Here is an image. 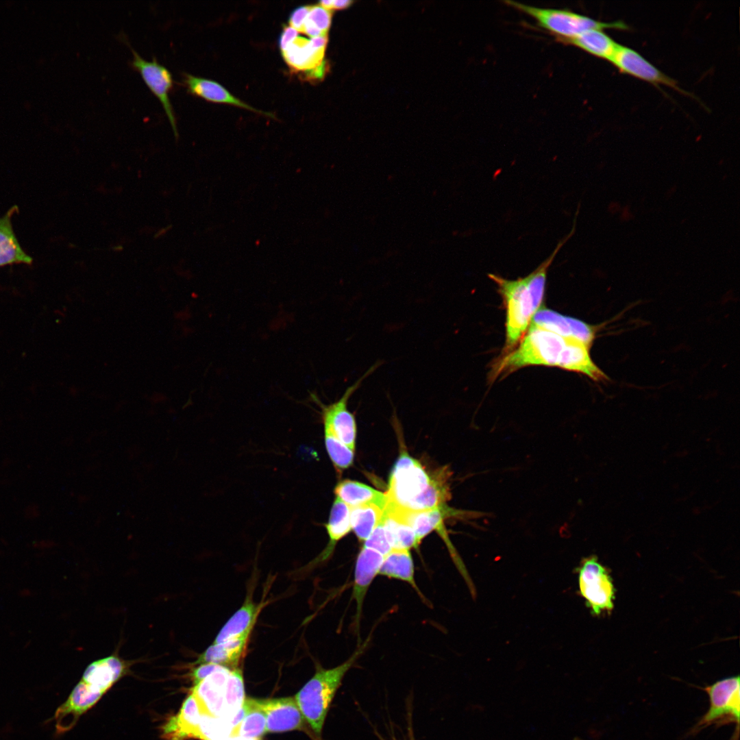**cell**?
Instances as JSON below:
<instances>
[{
    "label": "cell",
    "mask_w": 740,
    "mask_h": 740,
    "mask_svg": "<svg viewBox=\"0 0 740 740\" xmlns=\"http://www.w3.org/2000/svg\"><path fill=\"white\" fill-rule=\"evenodd\" d=\"M381 364L378 362L371 367L353 384L347 387L343 395L333 403L325 404L321 402L315 394L310 395L312 400L320 408V415L323 425L328 426L337 438L353 451L355 449L356 425L354 415L347 408L348 401L360 387L363 381Z\"/></svg>",
    "instance_id": "cell-8"
},
{
    "label": "cell",
    "mask_w": 740,
    "mask_h": 740,
    "mask_svg": "<svg viewBox=\"0 0 740 740\" xmlns=\"http://www.w3.org/2000/svg\"><path fill=\"white\" fill-rule=\"evenodd\" d=\"M231 730L230 725L223 719L202 713L198 739L227 740Z\"/></svg>",
    "instance_id": "cell-33"
},
{
    "label": "cell",
    "mask_w": 740,
    "mask_h": 740,
    "mask_svg": "<svg viewBox=\"0 0 740 740\" xmlns=\"http://www.w3.org/2000/svg\"><path fill=\"white\" fill-rule=\"evenodd\" d=\"M299 32L291 26L285 27L280 38V47L284 51L297 37Z\"/></svg>",
    "instance_id": "cell-38"
},
{
    "label": "cell",
    "mask_w": 740,
    "mask_h": 740,
    "mask_svg": "<svg viewBox=\"0 0 740 740\" xmlns=\"http://www.w3.org/2000/svg\"><path fill=\"white\" fill-rule=\"evenodd\" d=\"M610 62L621 73L655 85L663 84L682 91L674 79L662 73L637 51L626 46L618 44Z\"/></svg>",
    "instance_id": "cell-11"
},
{
    "label": "cell",
    "mask_w": 740,
    "mask_h": 740,
    "mask_svg": "<svg viewBox=\"0 0 740 740\" xmlns=\"http://www.w3.org/2000/svg\"><path fill=\"white\" fill-rule=\"evenodd\" d=\"M380 552L362 547L358 554L355 569L352 599L356 604L355 630L359 632L362 606L367 591L375 577L378 575L384 560Z\"/></svg>",
    "instance_id": "cell-12"
},
{
    "label": "cell",
    "mask_w": 740,
    "mask_h": 740,
    "mask_svg": "<svg viewBox=\"0 0 740 740\" xmlns=\"http://www.w3.org/2000/svg\"><path fill=\"white\" fill-rule=\"evenodd\" d=\"M530 326L540 328L563 337L576 339L589 347L597 332L596 326L546 308H541L533 314Z\"/></svg>",
    "instance_id": "cell-10"
},
{
    "label": "cell",
    "mask_w": 740,
    "mask_h": 740,
    "mask_svg": "<svg viewBox=\"0 0 740 740\" xmlns=\"http://www.w3.org/2000/svg\"><path fill=\"white\" fill-rule=\"evenodd\" d=\"M562 43L575 46L585 52L608 61H610L617 49V43L602 29H590Z\"/></svg>",
    "instance_id": "cell-28"
},
{
    "label": "cell",
    "mask_w": 740,
    "mask_h": 740,
    "mask_svg": "<svg viewBox=\"0 0 740 740\" xmlns=\"http://www.w3.org/2000/svg\"><path fill=\"white\" fill-rule=\"evenodd\" d=\"M325 445L326 450L336 469L339 472L349 467L354 460V452L324 425Z\"/></svg>",
    "instance_id": "cell-32"
},
{
    "label": "cell",
    "mask_w": 740,
    "mask_h": 740,
    "mask_svg": "<svg viewBox=\"0 0 740 740\" xmlns=\"http://www.w3.org/2000/svg\"><path fill=\"white\" fill-rule=\"evenodd\" d=\"M377 735H378V737H379L380 740H386L385 739H383V738H382V737H381V736L380 735V734H377Z\"/></svg>",
    "instance_id": "cell-42"
},
{
    "label": "cell",
    "mask_w": 740,
    "mask_h": 740,
    "mask_svg": "<svg viewBox=\"0 0 740 740\" xmlns=\"http://www.w3.org/2000/svg\"><path fill=\"white\" fill-rule=\"evenodd\" d=\"M489 277L497 286L506 308V352H510L520 340L540 305L526 280H508L495 274Z\"/></svg>",
    "instance_id": "cell-3"
},
{
    "label": "cell",
    "mask_w": 740,
    "mask_h": 740,
    "mask_svg": "<svg viewBox=\"0 0 740 740\" xmlns=\"http://www.w3.org/2000/svg\"><path fill=\"white\" fill-rule=\"evenodd\" d=\"M266 717L267 732L301 730L304 724L295 698L258 700Z\"/></svg>",
    "instance_id": "cell-13"
},
{
    "label": "cell",
    "mask_w": 740,
    "mask_h": 740,
    "mask_svg": "<svg viewBox=\"0 0 740 740\" xmlns=\"http://www.w3.org/2000/svg\"><path fill=\"white\" fill-rule=\"evenodd\" d=\"M183 82L188 91L209 101L233 105L240 108L274 117L269 112L258 110L239 100L217 82L197 77L188 73L183 74Z\"/></svg>",
    "instance_id": "cell-19"
},
{
    "label": "cell",
    "mask_w": 740,
    "mask_h": 740,
    "mask_svg": "<svg viewBox=\"0 0 740 740\" xmlns=\"http://www.w3.org/2000/svg\"><path fill=\"white\" fill-rule=\"evenodd\" d=\"M589 349L579 341L567 338L558 367L582 373L594 381L607 380V375L592 360Z\"/></svg>",
    "instance_id": "cell-18"
},
{
    "label": "cell",
    "mask_w": 740,
    "mask_h": 740,
    "mask_svg": "<svg viewBox=\"0 0 740 740\" xmlns=\"http://www.w3.org/2000/svg\"><path fill=\"white\" fill-rule=\"evenodd\" d=\"M221 665L214 663L199 664L191 673V677L194 684L201 681L211 673L217 670Z\"/></svg>",
    "instance_id": "cell-37"
},
{
    "label": "cell",
    "mask_w": 740,
    "mask_h": 740,
    "mask_svg": "<svg viewBox=\"0 0 740 740\" xmlns=\"http://www.w3.org/2000/svg\"><path fill=\"white\" fill-rule=\"evenodd\" d=\"M325 50L314 47L305 38L297 37L282 51L286 62L297 71L305 73L321 66L323 62Z\"/></svg>",
    "instance_id": "cell-26"
},
{
    "label": "cell",
    "mask_w": 740,
    "mask_h": 740,
    "mask_svg": "<svg viewBox=\"0 0 740 740\" xmlns=\"http://www.w3.org/2000/svg\"><path fill=\"white\" fill-rule=\"evenodd\" d=\"M232 669L221 666L194 684L191 693L196 698L203 714L221 717L226 684Z\"/></svg>",
    "instance_id": "cell-14"
},
{
    "label": "cell",
    "mask_w": 740,
    "mask_h": 740,
    "mask_svg": "<svg viewBox=\"0 0 740 740\" xmlns=\"http://www.w3.org/2000/svg\"><path fill=\"white\" fill-rule=\"evenodd\" d=\"M133 54L132 66L141 75L145 83L160 101L168 117L174 136L178 138L176 118L170 100L169 94L173 88L174 81L171 71L160 64L155 57L151 61L143 58L127 42Z\"/></svg>",
    "instance_id": "cell-9"
},
{
    "label": "cell",
    "mask_w": 740,
    "mask_h": 740,
    "mask_svg": "<svg viewBox=\"0 0 740 740\" xmlns=\"http://www.w3.org/2000/svg\"><path fill=\"white\" fill-rule=\"evenodd\" d=\"M245 700L242 671L238 668L232 669L227 682L223 711L220 718L225 720L230 726L231 721L241 709Z\"/></svg>",
    "instance_id": "cell-31"
},
{
    "label": "cell",
    "mask_w": 740,
    "mask_h": 740,
    "mask_svg": "<svg viewBox=\"0 0 740 740\" xmlns=\"http://www.w3.org/2000/svg\"><path fill=\"white\" fill-rule=\"evenodd\" d=\"M125 663L116 656H110L90 664L82 681L95 690L105 693L125 673Z\"/></svg>",
    "instance_id": "cell-21"
},
{
    "label": "cell",
    "mask_w": 740,
    "mask_h": 740,
    "mask_svg": "<svg viewBox=\"0 0 740 740\" xmlns=\"http://www.w3.org/2000/svg\"><path fill=\"white\" fill-rule=\"evenodd\" d=\"M369 637L345 662L331 669L319 667L295 699L304 719L318 736L321 735L330 703L341 682L369 643Z\"/></svg>",
    "instance_id": "cell-1"
},
{
    "label": "cell",
    "mask_w": 740,
    "mask_h": 740,
    "mask_svg": "<svg viewBox=\"0 0 740 740\" xmlns=\"http://www.w3.org/2000/svg\"><path fill=\"white\" fill-rule=\"evenodd\" d=\"M103 695L81 680L56 711L58 730L62 732L71 728L79 717L95 705Z\"/></svg>",
    "instance_id": "cell-15"
},
{
    "label": "cell",
    "mask_w": 740,
    "mask_h": 740,
    "mask_svg": "<svg viewBox=\"0 0 740 740\" xmlns=\"http://www.w3.org/2000/svg\"><path fill=\"white\" fill-rule=\"evenodd\" d=\"M409 731H410V734H409L410 740H415L412 730H410V728L409 729Z\"/></svg>",
    "instance_id": "cell-41"
},
{
    "label": "cell",
    "mask_w": 740,
    "mask_h": 740,
    "mask_svg": "<svg viewBox=\"0 0 740 740\" xmlns=\"http://www.w3.org/2000/svg\"><path fill=\"white\" fill-rule=\"evenodd\" d=\"M364 543L363 547L374 550L382 554L384 556L392 550L391 545L381 521Z\"/></svg>",
    "instance_id": "cell-34"
},
{
    "label": "cell",
    "mask_w": 740,
    "mask_h": 740,
    "mask_svg": "<svg viewBox=\"0 0 740 740\" xmlns=\"http://www.w3.org/2000/svg\"><path fill=\"white\" fill-rule=\"evenodd\" d=\"M310 5L300 6L296 8L289 18L290 26L295 29L298 32H301L304 23L307 18Z\"/></svg>",
    "instance_id": "cell-36"
},
{
    "label": "cell",
    "mask_w": 740,
    "mask_h": 740,
    "mask_svg": "<svg viewBox=\"0 0 740 740\" xmlns=\"http://www.w3.org/2000/svg\"><path fill=\"white\" fill-rule=\"evenodd\" d=\"M378 575L407 582L423 601L426 600L415 579V567L410 550L392 549L384 556Z\"/></svg>",
    "instance_id": "cell-25"
},
{
    "label": "cell",
    "mask_w": 740,
    "mask_h": 740,
    "mask_svg": "<svg viewBox=\"0 0 740 740\" xmlns=\"http://www.w3.org/2000/svg\"><path fill=\"white\" fill-rule=\"evenodd\" d=\"M332 11L326 10L319 5H310V10L305 22L319 29L324 34L328 35L330 27Z\"/></svg>",
    "instance_id": "cell-35"
},
{
    "label": "cell",
    "mask_w": 740,
    "mask_h": 740,
    "mask_svg": "<svg viewBox=\"0 0 740 740\" xmlns=\"http://www.w3.org/2000/svg\"><path fill=\"white\" fill-rule=\"evenodd\" d=\"M384 509L375 504L350 508L351 527L360 541L368 539L380 522Z\"/></svg>",
    "instance_id": "cell-30"
},
{
    "label": "cell",
    "mask_w": 740,
    "mask_h": 740,
    "mask_svg": "<svg viewBox=\"0 0 740 740\" xmlns=\"http://www.w3.org/2000/svg\"><path fill=\"white\" fill-rule=\"evenodd\" d=\"M329 541L325 549L308 565L314 567L328 561L332 556L337 543L352 530L350 508L338 497L334 500L325 525Z\"/></svg>",
    "instance_id": "cell-17"
},
{
    "label": "cell",
    "mask_w": 740,
    "mask_h": 740,
    "mask_svg": "<svg viewBox=\"0 0 740 740\" xmlns=\"http://www.w3.org/2000/svg\"><path fill=\"white\" fill-rule=\"evenodd\" d=\"M334 493L349 508L373 504L384 509L387 503L386 494L351 480L339 482L335 486Z\"/></svg>",
    "instance_id": "cell-27"
},
{
    "label": "cell",
    "mask_w": 740,
    "mask_h": 740,
    "mask_svg": "<svg viewBox=\"0 0 740 740\" xmlns=\"http://www.w3.org/2000/svg\"><path fill=\"white\" fill-rule=\"evenodd\" d=\"M432 478L418 460L402 453L390 475L386 504L408 511L427 489Z\"/></svg>",
    "instance_id": "cell-5"
},
{
    "label": "cell",
    "mask_w": 740,
    "mask_h": 740,
    "mask_svg": "<svg viewBox=\"0 0 740 740\" xmlns=\"http://www.w3.org/2000/svg\"><path fill=\"white\" fill-rule=\"evenodd\" d=\"M249 636L212 643L199 656L195 664L214 663L230 669L237 668L245 653Z\"/></svg>",
    "instance_id": "cell-24"
},
{
    "label": "cell",
    "mask_w": 740,
    "mask_h": 740,
    "mask_svg": "<svg viewBox=\"0 0 740 740\" xmlns=\"http://www.w3.org/2000/svg\"><path fill=\"white\" fill-rule=\"evenodd\" d=\"M245 715L231 730L230 737L259 739L267 732L266 717L258 700L245 699L243 705Z\"/></svg>",
    "instance_id": "cell-29"
},
{
    "label": "cell",
    "mask_w": 740,
    "mask_h": 740,
    "mask_svg": "<svg viewBox=\"0 0 740 740\" xmlns=\"http://www.w3.org/2000/svg\"><path fill=\"white\" fill-rule=\"evenodd\" d=\"M704 690L709 698L707 711L691 729V734L716 724L739 723L740 678L728 677L706 687Z\"/></svg>",
    "instance_id": "cell-6"
},
{
    "label": "cell",
    "mask_w": 740,
    "mask_h": 740,
    "mask_svg": "<svg viewBox=\"0 0 740 740\" xmlns=\"http://www.w3.org/2000/svg\"><path fill=\"white\" fill-rule=\"evenodd\" d=\"M578 584L582 597L592 614L610 613L614 607L615 587L608 570L595 556L584 558L578 569Z\"/></svg>",
    "instance_id": "cell-7"
},
{
    "label": "cell",
    "mask_w": 740,
    "mask_h": 740,
    "mask_svg": "<svg viewBox=\"0 0 740 740\" xmlns=\"http://www.w3.org/2000/svg\"><path fill=\"white\" fill-rule=\"evenodd\" d=\"M18 210V206H13L0 217V267L32 264L33 262L32 258L22 248L13 229L12 217Z\"/></svg>",
    "instance_id": "cell-22"
},
{
    "label": "cell",
    "mask_w": 740,
    "mask_h": 740,
    "mask_svg": "<svg viewBox=\"0 0 740 740\" xmlns=\"http://www.w3.org/2000/svg\"><path fill=\"white\" fill-rule=\"evenodd\" d=\"M263 606L262 603L256 604L251 597L247 596L243 605L220 630L212 643H220L245 635H250Z\"/></svg>",
    "instance_id": "cell-20"
},
{
    "label": "cell",
    "mask_w": 740,
    "mask_h": 740,
    "mask_svg": "<svg viewBox=\"0 0 740 740\" xmlns=\"http://www.w3.org/2000/svg\"><path fill=\"white\" fill-rule=\"evenodd\" d=\"M232 738L233 739H231V740H259V739H247V738H243V737H232Z\"/></svg>",
    "instance_id": "cell-40"
},
{
    "label": "cell",
    "mask_w": 740,
    "mask_h": 740,
    "mask_svg": "<svg viewBox=\"0 0 740 740\" xmlns=\"http://www.w3.org/2000/svg\"><path fill=\"white\" fill-rule=\"evenodd\" d=\"M352 3V1L349 0H332V10L345 9Z\"/></svg>",
    "instance_id": "cell-39"
},
{
    "label": "cell",
    "mask_w": 740,
    "mask_h": 740,
    "mask_svg": "<svg viewBox=\"0 0 740 740\" xmlns=\"http://www.w3.org/2000/svg\"><path fill=\"white\" fill-rule=\"evenodd\" d=\"M381 521L392 549L410 550L418 547L415 534L406 521L402 509L386 504Z\"/></svg>",
    "instance_id": "cell-23"
},
{
    "label": "cell",
    "mask_w": 740,
    "mask_h": 740,
    "mask_svg": "<svg viewBox=\"0 0 740 740\" xmlns=\"http://www.w3.org/2000/svg\"><path fill=\"white\" fill-rule=\"evenodd\" d=\"M567 338L550 331L530 326L520 344L508 352L493 369V378L528 365L558 367Z\"/></svg>",
    "instance_id": "cell-2"
},
{
    "label": "cell",
    "mask_w": 740,
    "mask_h": 740,
    "mask_svg": "<svg viewBox=\"0 0 740 740\" xmlns=\"http://www.w3.org/2000/svg\"><path fill=\"white\" fill-rule=\"evenodd\" d=\"M202 713L197 700L190 693L184 700L179 713L163 725L162 735L165 740L198 739Z\"/></svg>",
    "instance_id": "cell-16"
},
{
    "label": "cell",
    "mask_w": 740,
    "mask_h": 740,
    "mask_svg": "<svg viewBox=\"0 0 740 740\" xmlns=\"http://www.w3.org/2000/svg\"><path fill=\"white\" fill-rule=\"evenodd\" d=\"M505 3L533 18L539 26L555 36L560 42L590 29H629L622 21L602 22L571 10L538 8L513 1H506Z\"/></svg>",
    "instance_id": "cell-4"
}]
</instances>
